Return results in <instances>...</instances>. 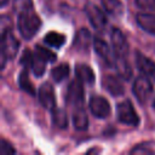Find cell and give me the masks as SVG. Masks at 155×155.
I'll return each instance as SVG.
<instances>
[{
	"label": "cell",
	"mask_w": 155,
	"mask_h": 155,
	"mask_svg": "<svg viewBox=\"0 0 155 155\" xmlns=\"http://www.w3.org/2000/svg\"><path fill=\"white\" fill-rule=\"evenodd\" d=\"M18 30L21 33V35L29 40L31 39L38 30L41 27V19L40 17L36 15V12L33 10L31 7H28L25 10H22L18 12Z\"/></svg>",
	"instance_id": "6da1fadb"
},
{
	"label": "cell",
	"mask_w": 155,
	"mask_h": 155,
	"mask_svg": "<svg viewBox=\"0 0 155 155\" xmlns=\"http://www.w3.org/2000/svg\"><path fill=\"white\" fill-rule=\"evenodd\" d=\"M19 42L10 29L1 30V69L5 68L6 61L13 59L18 52Z\"/></svg>",
	"instance_id": "7a4b0ae2"
},
{
	"label": "cell",
	"mask_w": 155,
	"mask_h": 155,
	"mask_svg": "<svg viewBox=\"0 0 155 155\" xmlns=\"http://www.w3.org/2000/svg\"><path fill=\"white\" fill-rule=\"evenodd\" d=\"M116 115H117V120L121 124L130 125V126H137L139 124V116L128 99L117 104Z\"/></svg>",
	"instance_id": "3957f363"
},
{
	"label": "cell",
	"mask_w": 155,
	"mask_h": 155,
	"mask_svg": "<svg viewBox=\"0 0 155 155\" xmlns=\"http://www.w3.org/2000/svg\"><path fill=\"white\" fill-rule=\"evenodd\" d=\"M132 91H133V94L136 96V98L139 101V103H145L153 92V85H151L149 78L145 75L137 78L133 84Z\"/></svg>",
	"instance_id": "277c9868"
},
{
	"label": "cell",
	"mask_w": 155,
	"mask_h": 155,
	"mask_svg": "<svg viewBox=\"0 0 155 155\" xmlns=\"http://www.w3.org/2000/svg\"><path fill=\"white\" fill-rule=\"evenodd\" d=\"M85 13L90 21V23L96 28V29H103L107 25V17L104 15V12L96 6L92 2H87L85 5Z\"/></svg>",
	"instance_id": "5b68a950"
},
{
	"label": "cell",
	"mask_w": 155,
	"mask_h": 155,
	"mask_svg": "<svg viewBox=\"0 0 155 155\" xmlns=\"http://www.w3.org/2000/svg\"><path fill=\"white\" fill-rule=\"evenodd\" d=\"M84 102V88H82V82L76 79L73 80L69 86H68V92H67V103L73 105L74 108L81 107Z\"/></svg>",
	"instance_id": "8992f818"
},
{
	"label": "cell",
	"mask_w": 155,
	"mask_h": 155,
	"mask_svg": "<svg viewBox=\"0 0 155 155\" xmlns=\"http://www.w3.org/2000/svg\"><path fill=\"white\" fill-rule=\"evenodd\" d=\"M111 45H113V51L115 53V57H127L128 52V44L122 34V31L117 28H114L111 30Z\"/></svg>",
	"instance_id": "52a82bcc"
},
{
	"label": "cell",
	"mask_w": 155,
	"mask_h": 155,
	"mask_svg": "<svg viewBox=\"0 0 155 155\" xmlns=\"http://www.w3.org/2000/svg\"><path fill=\"white\" fill-rule=\"evenodd\" d=\"M90 110L96 117L105 119L110 114V105L105 98L101 96H93L90 99Z\"/></svg>",
	"instance_id": "ba28073f"
},
{
	"label": "cell",
	"mask_w": 155,
	"mask_h": 155,
	"mask_svg": "<svg viewBox=\"0 0 155 155\" xmlns=\"http://www.w3.org/2000/svg\"><path fill=\"white\" fill-rule=\"evenodd\" d=\"M39 102L40 104L48 110H52L56 108V97H54V91L53 87L50 84H42L41 87L39 88Z\"/></svg>",
	"instance_id": "9c48e42d"
},
{
	"label": "cell",
	"mask_w": 155,
	"mask_h": 155,
	"mask_svg": "<svg viewBox=\"0 0 155 155\" xmlns=\"http://www.w3.org/2000/svg\"><path fill=\"white\" fill-rule=\"evenodd\" d=\"M136 64L143 75L148 76L149 79L155 80V62H153L150 58L144 56L142 52L137 51L136 52Z\"/></svg>",
	"instance_id": "30bf717a"
},
{
	"label": "cell",
	"mask_w": 155,
	"mask_h": 155,
	"mask_svg": "<svg viewBox=\"0 0 155 155\" xmlns=\"http://www.w3.org/2000/svg\"><path fill=\"white\" fill-rule=\"evenodd\" d=\"M93 46H94V51L96 53L108 64V65H114L115 64V53L111 52V50L109 48V46L107 45V42H104L102 39H94L93 41Z\"/></svg>",
	"instance_id": "8fae6325"
},
{
	"label": "cell",
	"mask_w": 155,
	"mask_h": 155,
	"mask_svg": "<svg viewBox=\"0 0 155 155\" xmlns=\"http://www.w3.org/2000/svg\"><path fill=\"white\" fill-rule=\"evenodd\" d=\"M102 84H103L104 88L113 96H121L124 93V85L117 76L107 75L103 78Z\"/></svg>",
	"instance_id": "7c38bea8"
},
{
	"label": "cell",
	"mask_w": 155,
	"mask_h": 155,
	"mask_svg": "<svg viewBox=\"0 0 155 155\" xmlns=\"http://www.w3.org/2000/svg\"><path fill=\"white\" fill-rule=\"evenodd\" d=\"M91 40H92V36H91V33L86 29V28H81L76 35H75V39H74V46L76 47L78 51H81V52H86L90 47V44H91Z\"/></svg>",
	"instance_id": "4fadbf2b"
},
{
	"label": "cell",
	"mask_w": 155,
	"mask_h": 155,
	"mask_svg": "<svg viewBox=\"0 0 155 155\" xmlns=\"http://www.w3.org/2000/svg\"><path fill=\"white\" fill-rule=\"evenodd\" d=\"M75 74H76V79H79L84 84L92 85L94 82V73L91 69V67L86 64H76Z\"/></svg>",
	"instance_id": "5bb4252c"
},
{
	"label": "cell",
	"mask_w": 155,
	"mask_h": 155,
	"mask_svg": "<svg viewBox=\"0 0 155 155\" xmlns=\"http://www.w3.org/2000/svg\"><path fill=\"white\" fill-rule=\"evenodd\" d=\"M136 19H137L138 25L143 30L155 35V15H151V13H138Z\"/></svg>",
	"instance_id": "9a60e30c"
},
{
	"label": "cell",
	"mask_w": 155,
	"mask_h": 155,
	"mask_svg": "<svg viewBox=\"0 0 155 155\" xmlns=\"http://www.w3.org/2000/svg\"><path fill=\"white\" fill-rule=\"evenodd\" d=\"M73 124L76 130L85 131L88 125V119L85 109L82 107H76L73 111Z\"/></svg>",
	"instance_id": "2e32d148"
},
{
	"label": "cell",
	"mask_w": 155,
	"mask_h": 155,
	"mask_svg": "<svg viewBox=\"0 0 155 155\" xmlns=\"http://www.w3.org/2000/svg\"><path fill=\"white\" fill-rule=\"evenodd\" d=\"M115 68L117 70V74L125 79V80H128L131 76H132V69L127 62V59L125 57H115Z\"/></svg>",
	"instance_id": "e0dca14e"
},
{
	"label": "cell",
	"mask_w": 155,
	"mask_h": 155,
	"mask_svg": "<svg viewBox=\"0 0 155 155\" xmlns=\"http://www.w3.org/2000/svg\"><path fill=\"white\" fill-rule=\"evenodd\" d=\"M44 41L51 47L59 48L65 44V35H63L58 31H50L45 35Z\"/></svg>",
	"instance_id": "ac0fdd59"
},
{
	"label": "cell",
	"mask_w": 155,
	"mask_h": 155,
	"mask_svg": "<svg viewBox=\"0 0 155 155\" xmlns=\"http://www.w3.org/2000/svg\"><path fill=\"white\" fill-rule=\"evenodd\" d=\"M104 10L113 16H121L124 13V5L120 0H101Z\"/></svg>",
	"instance_id": "d6986e66"
},
{
	"label": "cell",
	"mask_w": 155,
	"mask_h": 155,
	"mask_svg": "<svg viewBox=\"0 0 155 155\" xmlns=\"http://www.w3.org/2000/svg\"><path fill=\"white\" fill-rule=\"evenodd\" d=\"M52 122L58 128H65L68 125V116L67 113L61 108H53L52 110Z\"/></svg>",
	"instance_id": "ffe728a7"
},
{
	"label": "cell",
	"mask_w": 155,
	"mask_h": 155,
	"mask_svg": "<svg viewBox=\"0 0 155 155\" xmlns=\"http://www.w3.org/2000/svg\"><path fill=\"white\" fill-rule=\"evenodd\" d=\"M18 85H19L21 90H23L24 92H27L29 94H35V88H34V85L31 84V81L29 80L27 68H24V70L18 76Z\"/></svg>",
	"instance_id": "44dd1931"
},
{
	"label": "cell",
	"mask_w": 155,
	"mask_h": 155,
	"mask_svg": "<svg viewBox=\"0 0 155 155\" xmlns=\"http://www.w3.org/2000/svg\"><path fill=\"white\" fill-rule=\"evenodd\" d=\"M69 75V65L67 63H61L51 70V76L56 82L63 81Z\"/></svg>",
	"instance_id": "7402d4cb"
},
{
	"label": "cell",
	"mask_w": 155,
	"mask_h": 155,
	"mask_svg": "<svg viewBox=\"0 0 155 155\" xmlns=\"http://www.w3.org/2000/svg\"><path fill=\"white\" fill-rule=\"evenodd\" d=\"M46 61L44 58H41L39 54L34 53V58H33V63H31V69L34 71V74L36 76H41L45 73V68H46Z\"/></svg>",
	"instance_id": "603a6c76"
},
{
	"label": "cell",
	"mask_w": 155,
	"mask_h": 155,
	"mask_svg": "<svg viewBox=\"0 0 155 155\" xmlns=\"http://www.w3.org/2000/svg\"><path fill=\"white\" fill-rule=\"evenodd\" d=\"M35 53L39 54L41 58H44L46 62H54L56 61V54L48 50V48H45V47H41V46H36V50H35Z\"/></svg>",
	"instance_id": "cb8c5ba5"
},
{
	"label": "cell",
	"mask_w": 155,
	"mask_h": 155,
	"mask_svg": "<svg viewBox=\"0 0 155 155\" xmlns=\"http://www.w3.org/2000/svg\"><path fill=\"white\" fill-rule=\"evenodd\" d=\"M33 6V1L31 0H15L13 1V8L15 11L18 13L22 10H25L28 7Z\"/></svg>",
	"instance_id": "d4e9b609"
},
{
	"label": "cell",
	"mask_w": 155,
	"mask_h": 155,
	"mask_svg": "<svg viewBox=\"0 0 155 155\" xmlns=\"http://www.w3.org/2000/svg\"><path fill=\"white\" fill-rule=\"evenodd\" d=\"M33 58H34V53H31L29 50H25L21 57V63L28 69L29 67L31 68V63H33Z\"/></svg>",
	"instance_id": "484cf974"
},
{
	"label": "cell",
	"mask_w": 155,
	"mask_h": 155,
	"mask_svg": "<svg viewBox=\"0 0 155 155\" xmlns=\"http://www.w3.org/2000/svg\"><path fill=\"white\" fill-rule=\"evenodd\" d=\"M16 150L12 148V145L5 140V139H1L0 142V154L1 155H8V154H15Z\"/></svg>",
	"instance_id": "4316f807"
},
{
	"label": "cell",
	"mask_w": 155,
	"mask_h": 155,
	"mask_svg": "<svg viewBox=\"0 0 155 155\" xmlns=\"http://www.w3.org/2000/svg\"><path fill=\"white\" fill-rule=\"evenodd\" d=\"M136 4L139 8L155 11V0H136Z\"/></svg>",
	"instance_id": "83f0119b"
},
{
	"label": "cell",
	"mask_w": 155,
	"mask_h": 155,
	"mask_svg": "<svg viewBox=\"0 0 155 155\" xmlns=\"http://www.w3.org/2000/svg\"><path fill=\"white\" fill-rule=\"evenodd\" d=\"M151 153H154V149H150L149 145H144V144L137 145L131 150V154H151Z\"/></svg>",
	"instance_id": "f1b7e54d"
},
{
	"label": "cell",
	"mask_w": 155,
	"mask_h": 155,
	"mask_svg": "<svg viewBox=\"0 0 155 155\" xmlns=\"http://www.w3.org/2000/svg\"><path fill=\"white\" fill-rule=\"evenodd\" d=\"M6 1H7V0H1V6H5V4H6Z\"/></svg>",
	"instance_id": "f546056e"
},
{
	"label": "cell",
	"mask_w": 155,
	"mask_h": 155,
	"mask_svg": "<svg viewBox=\"0 0 155 155\" xmlns=\"http://www.w3.org/2000/svg\"><path fill=\"white\" fill-rule=\"evenodd\" d=\"M153 107H154V109H155V101H154V103H153Z\"/></svg>",
	"instance_id": "4dcf8cb0"
}]
</instances>
